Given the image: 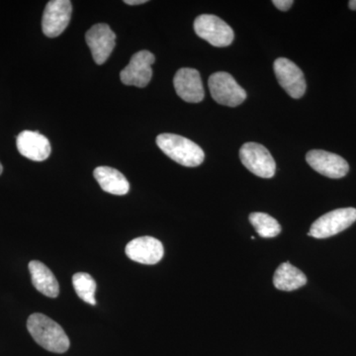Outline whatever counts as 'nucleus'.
Instances as JSON below:
<instances>
[{
  "mask_svg": "<svg viewBox=\"0 0 356 356\" xmlns=\"http://www.w3.org/2000/svg\"><path fill=\"white\" fill-rule=\"evenodd\" d=\"M27 329L34 341L44 350L64 353L69 350L70 339L64 329L43 314H32L27 321Z\"/></svg>",
  "mask_w": 356,
  "mask_h": 356,
  "instance_id": "f257e3e1",
  "label": "nucleus"
},
{
  "mask_svg": "<svg viewBox=\"0 0 356 356\" xmlns=\"http://www.w3.org/2000/svg\"><path fill=\"white\" fill-rule=\"evenodd\" d=\"M156 145L168 158L187 168L200 165L205 159L197 144L175 134H161L156 138Z\"/></svg>",
  "mask_w": 356,
  "mask_h": 356,
  "instance_id": "f03ea898",
  "label": "nucleus"
},
{
  "mask_svg": "<svg viewBox=\"0 0 356 356\" xmlns=\"http://www.w3.org/2000/svg\"><path fill=\"white\" fill-rule=\"evenodd\" d=\"M211 96L219 104L236 107L247 98L245 89L241 88L236 79L228 72L213 74L208 81Z\"/></svg>",
  "mask_w": 356,
  "mask_h": 356,
  "instance_id": "7ed1b4c3",
  "label": "nucleus"
},
{
  "mask_svg": "<svg viewBox=\"0 0 356 356\" xmlns=\"http://www.w3.org/2000/svg\"><path fill=\"white\" fill-rule=\"evenodd\" d=\"M356 221L355 208H341L323 215L313 222L309 236L327 238L350 228Z\"/></svg>",
  "mask_w": 356,
  "mask_h": 356,
  "instance_id": "20e7f679",
  "label": "nucleus"
},
{
  "mask_svg": "<svg viewBox=\"0 0 356 356\" xmlns=\"http://www.w3.org/2000/svg\"><path fill=\"white\" fill-rule=\"evenodd\" d=\"M197 36L214 47H228L233 43V29L224 20L211 14H203L194 21Z\"/></svg>",
  "mask_w": 356,
  "mask_h": 356,
  "instance_id": "39448f33",
  "label": "nucleus"
},
{
  "mask_svg": "<svg viewBox=\"0 0 356 356\" xmlns=\"http://www.w3.org/2000/svg\"><path fill=\"white\" fill-rule=\"evenodd\" d=\"M240 159L243 165L261 178H271L276 172L275 161L268 149L257 143H247L240 149Z\"/></svg>",
  "mask_w": 356,
  "mask_h": 356,
  "instance_id": "423d86ee",
  "label": "nucleus"
},
{
  "mask_svg": "<svg viewBox=\"0 0 356 356\" xmlns=\"http://www.w3.org/2000/svg\"><path fill=\"white\" fill-rule=\"evenodd\" d=\"M154 56L149 51H140L131 58L130 63L120 72L122 83L125 86L145 88L153 76L152 65L154 63Z\"/></svg>",
  "mask_w": 356,
  "mask_h": 356,
  "instance_id": "0eeeda50",
  "label": "nucleus"
},
{
  "mask_svg": "<svg viewBox=\"0 0 356 356\" xmlns=\"http://www.w3.org/2000/svg\"><path fill=\"white\" fill-rule=\"evenodd\" d=\"M276 79L283 89L295 99L305 95L307 84L303 72L292 60L280 58L274 62Z\"/></svg>",
  "mask_w": 356,
  "mask_h": 356,
  "instance_id": "6e6552de",
  "label": "nucleus"
},
{
  "mask_svg": "<svg viewBox=\"0 0 356 356\" xmlns=\"http://www.w3.org/2000/svg\"><path fill=\"white\" fill-rule=\"evenodd\" d=\"M72 2L69 0H51L44 8L42 29L50 38H56L65 31L72 17Z\"/></svg>",
  "mask_w": 356,
  "mask_h": 356,
  "instance_id": "1a4fd4ad",
  "label": "nucleus"
},
{
  "mask_svg": "<svg viewBox=\"0 0 356 356\" xmlns=\"http://www.w3.org/2000/svg\"><path fill=\"white\" fill-rule=\"evenodd\" d=\"M308 165L316 172L332 179H339L348 175L350 165L339 154L329 153L322 149H313L306 156Z\"/></svg>",
  "mask_w": 356,
  "mask_h": 356,
  "instance_id": "9d476101",
  "label": "nucleus"
},
{
  "mask_svg": "<svg viewBox=\"0 0 356 356\" xmlns=\"http://www.w3.org/2000/svg\"><path fill=\"white\" fill-rule=\"evenodd\" d=\"M86 43L91 51L93 60L102 65L108 60L116 44V35L107 24H96L86 35Z\"/></svg>",
  "mask_w": 356,
  "mask_h": 356,
  "instance_id": "9b49d317",
  "label": "nucleus"
},
{
  "mask_svg": "<svg viewBox=\"0 0 356 356\" xmlns=\"http://www.w3.org/2000/svg\"><path fill=\"white\" fill-rule=\"evenodd\" d=\"M126 254L133 261L154 266L163 259L165 250L163 243L153 236H140L128 243Z\"/></svg>",
  "mask_w": 356,
  "mask_h": 356,
  "instance_id": "f8f14e48",
  "label": "nucleus"
},
{
  "mask_svg": "<svg viewBox=\"0 0 356 356\" xmlns=\"http://www.w3.org/2000/svg\"><path fill=\"white\" fill-rule=\"evenodd\" d=\"M173 84L177 95L184 102L198 103L204 99L205 92L198 70L191 67L180 69L173 79Z\"/></svg>",
  "mask_w": 356,
  "mask_h": 356,
  "instance_id": "ddd939ff",
  "label": "nucleus"
},
{
  "mask_svg": "<svg viewBox=\"0 0 356 356\" xmlns=\"http://www.w3.org/2000/svg\"><path fill=\"white\" fill-rule=\"evenodd\" d=\"M18 151L33 161H44L50 156L51 144L44 136L34 131H23L16 140Z\"/></svg>",
  "mask_w": 356,
  "mask_h": 356,
  "instance_id": "4468645a",
  "label": "nucleus"
},
{
  "mask_svg": "<svg viewBox=\"0 0 356 356\" xmlns=\"http://www.w3.org/2000/svg\"><path fill=\"white\" fill-rule=\"evenodd\" d=\"M32 283L34 287L50 298H57L60 293V285L53 273L41 261H33L29 264Z\"/></svg>",
  "mask_w": 356,
  "mask_h": 356,
  "instance_id": "2eb2a0df",
  "label": "nucleus"
},
{
  "mask_svg": "<svg viewBox=\"0 0 356 356\" xmlns=\"http://www.w3.org/2000/svg\"><path fill=\"white\" fill-rule=\"evenodd\" d=\"M93 175L102 191L107 193L113 194V195H125L130 191V184L127 178L115 168L109 166H99L95 168Z\"/></svg>",
  "mask_w": 356,
  "mask_h": 356,
  "instance_id": "dca6fc26",
  "label": "nucleus"
},
{
  "mask_svg": "<svg viewBox=\"0 0 356 356\" xmlns=\"http://www.w3.org/2000/svg\"><path fill=\"white\" fill-rule=\"evenodd\" d=\"M305 274L290 262L280 264L273 276V284L280 291H294L307 284Z\"/></svg>",
  "mask_w": 356,
  "mask_h": 356,
  "instance_id": "f3484780",
  "label": "nucleus"
},
{
  "mask_svg": "<svg viewBox=\"0 0 356 356\" xmlns=\"http://www.w3.org/2000/svg\"><path fill=\"white\" fill-rule=\"evenodd\" d=\"M250 222L261 238H275L280 234V222L266 213H252L250 215Z\"/></svg>",
  "mask_w": 356,
  "mask_h": 356,
  "instance_id": "a211bd4d",
  "label": "nucleus"
},
{
  "mask_svg": "<svg viewBox=\"0 0 356 356\" xmlns=\"http://www.w3.org/2000/svg\"><path fill=\"white\" fill-rule=\"evenodd\" d=\"M72 285L79 298L90 305H95L96 282L88 273L74 274L72 277Z\"/></svg>",
  "mask_w": 356,
  "mask_h": 356,
  "instance_id": "6ab92c4d",
  "label": "nucleus"
},
{
  "mask_svg": "<svg viewBox=\"0 0 356 356\" xmlns=\"http://www.w3.org/2000/svg\"><path fill=\"white\" fill-rule=\"evenodd\" d=\"M273 3L274 6L280 9V10L287 11L291 8V6L294 4V1H292V0H274Z\"/></svg>",
  "mask_w": 356,
  "mask_h": 356,
  "instance_id": "aec40b11",
  "label": "nucleus"
},
{
  "mask_svg": "<svg viewBox=\"0 0 356 356\" xmlns=\"http://www.w3.org/2000/svg\"><path fill=\"white\" fill-rule=\"evenodd\" d=\"M124 2L128 6H139V4L146 3L147 0H125Z\"/></svg>",
  "mask_w": 356,
  "mask_h": 356,
  "instance_id": "412c9836",
  "label": "nucleus"
},
{
  "mask_svg": "<svg viewBox=\"0 0 356 356\" xmlns=\"http://www.w3.org/2000/svg\"><path fill=\"white\" fill-rule=\"evenodd\" d=\"M348 6H350L351 10H356V0H350L348 2Z\"/></svg>",
  "mask_w": 356,
  "mask_h": 356,
  "instance_id": "4be33fe9",
  "label": "nucleus"
},
{
  "mask_svg": "<svg viewBox=\"0 0 356 356\" xmlns=\"http://www.w3.org/2000/svg\"><path fill=\"white\" fill-rule=\"evenodd\" d=\"M2 172H3V168H2V165L0 163V175H1Z\"/></svg>",
  "mask_w": 356,
  "mask_h": 356,
  "instance_id": "5701e85b",
  "label": "nucleus"
}]
</instances>
